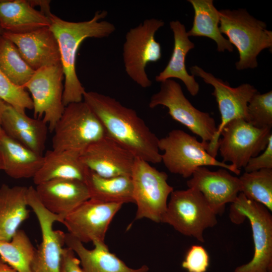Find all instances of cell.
Returning a JSON list of instances; mask_svg holds the SVG:
<instances>
[{"label": "cell", "instance_id": "obj_40", "mask_svg": "<svg viewBox=\"0 0 272 272\" xmlns=\"http://www.w3.org/2000/svg\"><path fill=\"white\" fill-rule=\"evenodd\" d=\"M3 32V30H2V28L0 26V34H2Z\"/></svg>", "mask_w": 272, "mask_h": 272}, {"label": "cell", "instance_id": "obj_8", "mask_svg": "<svg viewBox=\"0 0 272 272\" xmlns=\"http://www.w3.org/2000/svg\"><path fill=\"white\" fill-rule=\"evenodd\" d=\"M168 177L149 162L135 158L131 174L134 203L137 206L135 220L146 218L161 223L168 197L174 190L167 182Z\"/></svg>", "mask_w": 272, "mask_h": 272}, {"label": "cell", "instance_id": "obj_5", "mask_svg": "<svg viewBox=\"0 0 272 272\" xmlns=\"http://www.w3.org/2000/svg\"><path fill=\"white\" fill-rule=\"evenodd\" d=\"M158 148L163 152L161 160L167 170L184 178L191 177L197 168L207 166L224 168L237 175L241 172L233 165L212 157L207 152L208 144L182 130L173 129L159 139Z\"/></svg>", "mask_w": 272, "mask_h": 272}, {"label": "cell", "instance_id": "obj_9", "mask_svg": "<svg viewBox=\"0 0 272 272\" xmlns=\"http://www.w3.org/2000/svg\"><path fill=\"white\" fill-rule=\"evenodd\" d=\"M164 25L162 20L147 19L126 34L122 52L125 71L142 88L152 85L146 67L149 63L156 62L161 58V47L155 40V35Z\"/></svg>", "mask_w": 272, "mask_h": 272}, {"label": "cell", "instance_id": "obj_18", "mask_svg": "<svg viewBox=\"0 0 272 272\" xmlns=\"http://www.w3.org/2000/svg\"><path fill=\"white\" fill-rule=\"evenodd\" d=\"M2 35L16 46L23 59L34 71L61 63L58 43L49 27L24 33L3 31Z\"/></svg>", "mask_w": 272, "mask_h": 272}, {"label": "cell", "instance_id": "obj_3", "mask_svg": "<svg viewBox=\"0 0 272 272\" xmlns=\"http://www.w3.org/2000/svg\"><path fill=\"white\" fill-rule=\"evenodd\" d=\"M219 29L237 49V70L257 67V57L261 51L272 47V31L266 24L250 15L245 9L221 10Z\"/></svg>", "mask_w": 272, "mask_h": 272}, {"label": "cell", "instance_id": "obj_41", "mask_svg": "<svg viewBox=\"0 0 272 272\" xmlns=\"http://www.w3.org/2000/svg\"><path fill=\"white\" fill-rule=\"evenodd\" d=\"M269 272H272V271H269Z\"/></svg>", "mask_w": 272, "mask_h": 272}, {"label": "cell", "instance_id": "obj_27", "mask_svg": "<svg viewBox=\"0 0 272 272\" xmlns=\"http://www.w3.org/2000/svg\"><path fill=\"white\" fill-rule=\"evenodd\" d=\"M90 198L108 203L133 202L131 176L102 177L88 168L85 180Z\"/></svg>", "mask_w": 272, "mask_h": 272}, {"label": "cell", "instance_id": "obj_30", "mask_svg": "<svg viewBox=\"0 0 272 272\" xmlns=\"http://www.w3.org/2000/svg\"><path fill=\"white\" fill-rule=\"evenodd\" d=\"M0 70L15 84L23 87L34 71L25 61L16 46L0 34Z\"/></svg>", "mask_w": 272, "mask_h": 272}, {"label": "cell", "instance_id": "obj_11", "mask_svg": "<svg viewBox=\"0 0 272 272\" xmlns=\"http://www.w3.org/2000/svg\"><path fill=\"white\" fill-rule=\"evenodd\" d=\"M64 79L60 63L35 71L24 86L31 95L34 118L42 119L51 132L65 108L62 101Z\"/></svg>", "mask_w": 272, "mask_h": 272}, {"label": "cell", "instance_id": "obj_7", "mask_svg": "<svg viewBox=\"0 0 272 272\" xmlns=\"http://www.w3.org/2000/svg\"><path fill=\"white\" fill-rule=\"evenodd\" d=\"M161 223L170 225L185 236L204 242V231L216 226L218 221L201 193L188 188L171 192Z\"/></svg>", "mask_w": 272, "mask_h": 272}, {"label": "cell", "instance_id": "obj_39", "mask_svg": "<svg viewBox=\"0 0 272 272\" xmlns=\"http://www.w3.org/2000/svg\"><path fill=\"white\" fill-rule=\"evenodd\" d=\"M2 169H3V166H2V161L0 158V170H2Z\"/></svg>", "mask_w": 272, "mask_h": 272}, {"label": "cell", "instance_id": "obj_31", "mask_svg": "<svg viewBox=\"0 0 272 272\" xmlns=\"http://www.w3.org/2000/svg\"><path fill=\"white\" fill-rule=\"evenodd\" d=\"M240 192L272 211V169L245 172L240 177Z\"/></svg>", "mask_w": 272, "mask_h": 272}, {"label": "cell", "instance_id": "obj_10", "mask_svg": "<svg viewBox=\"0 0 272 272\" xmlns=\"http://www.w3.org/2000/svg\"><path fill=\"white\" fill-rule=\"evenodd\" d=\"M162 105L175 120L185 126L199 136L202 142L208 144L215 137L217 126L211 115L194 107L183 94L179 84L173 79L161 83L160 90L151 97L150 108Z\"/></svg>", "mask_w": 272, "mask_h": 272}, {"label": "cell", "instance_id": "obj_1", "mask_svg": "<svg viewBox=\"0 0 272 272\" xmlns=\"http://www.w3.org/2000/svg\"><path fill=\"white\" fill-rule=\"evenodd\" d=\"M83 101L99 119L106 134L135 158L149 163L162 162L159 139L135 110L113 97L94 91H85Z\"/></svg>", "mask_w": 272, "mask_h": 272}, {"label": "cell", "instance_id": "obj_20", "mask_svg": "<svg viewBox=\"0 0 272 272\" xmlns=\"http://www.w3.org/2000/svg\"><path fill=\"white\" fill-rule=\"evenodd\" d=\"M47 125L42 119L30 117L5 103L1 118L2 129L12 139L40 154L45 148Z\"/></svg>", "mask_w": 272, "mask_h": 272}, {"label": "cell", "instance_id": "obj_29", "mask_svg": "<svg viewBox=\"0 0 272 272\" xmlns=\"http://www.w3.org/2000/svg\"><path fill=\"white\" fill-rule=\"evenodd\" d=\"M35 250L23 230L19 229L10 241H0V256L17 272H31Z\"/></svg>", "mask_w": 272, "mask_h": 272}, {"label": "cell", "instance_id": "obj_23", "mask_svg": "<svg viewBox=\"0 0 272 272\" xmlns=\"http://www.w3.org/2000/svg\"><path fill=\"white\" fill-rule=\"evenodd\" d=\"M169 25L174 37L173 51L167 65L156 76L155 80L162 83L173 78L179 79L190 95L196 96L199 90V84L194 76L188 74L185 65L186 56L194 47V44L189 39L185 27L180 22L172 21Z\"/></svg>", "mask_w": 272, "mask_h": 272}, {"label": "cell", "instance_id": "obj_24", "mask_svg": "<svg viewBox=\"0 0 272 272\" xmlns=\"http://www.w3.org/2000/svg\"><path fill=\"white\" fill-rule=\"evenodd\" d=\"M49 18L30 1L0 0V26L4 32L24 33L49 27Z\"/></svg>", "mask_w": 272, "mask_h": 272}, {"label": "cell", "instance_id": "obj_14", "mask_svg": "<svg viewBox=\"0 0 272 272\" xmlns=\"http://www.w3.org/2000/svg\"><path fill=\"white\" fill-rule=\"evenodd\" d=\"M27 200L36 216L42 235L41 242L36 249L31 264V272H59L65 233L54 230L53 225L56 222L62 223L64 217L44 207L32 186L28 187Z\"/></svg>", "mask_w": 272, "mask_h": 272}, {"label": "cell", "instance_id": "obj_21", "mask_svg": "<svg viewBox=\"0 0 272 272\" xmlns=\"http://www.w3.org/2000/svg\"><path fill=\"white\" fill-rule=\"evenodd\" d=\"M0 158L3 170L15 179L33 178L42 165L43 156L0 129Z\"/></svg>", "mask_w": 272, "mask_h": 272}, {"label": "cell", "instance_id": "obj_13", "mask_svg": "<svg viewBox=\"0 0 272 272\" xmlns=\"http://www.w3.org/2000/svg\"><path fill=\"white\" fill-rule=\"evenodd\" d=\"M192 75L202 78L214 88L212 95L216 98L221 114V123L212 141L208 145L207 152L216 158L219 150L220 134L223 128L231 121L238 118L247 120V105L251 97L258 92L255 87L244 83L236 88L216 78L197 65L190 67Z\"/></svg>", "mask_w": 272, "mask_h": 272}, {"label": "cell", "instance_id": "obj_16", "mask_svg": "<svg viewBox=\"0 0 272 272\" xmlns=\"http://www.w3.org/2000/svg\"><path fill=\"white\" fill-rule=\"evenodd\" d=\"M80 158L90 170L104 177L131 176L135 157L106 134L89 145Z\"/></svg>", "mask_w": 272, "mask_h": 272}, {"label": "cell", "instance_id": "obj_34", "mask_svg": "<svg viewBox=\"0 0 272 272\" xmlns=\"http://www.w3.org/2000/svg\"><path fill=\"white\" fill-rule=\"evenodd\" d=\"M209 264L210 256L206 249L193 245L187 250L181 266L188 272H206Z\"/></svg>", "mask_w": 272, "mask_h": 272}, {"label": "cell", "instance_id": "obj_37", "mask_svg": "<svg viewBox=\"0 0 272 272\" xmlns=\"http://www.w3.org/2000/svg\"><path fill=\"white\" fill-rule=\"evenodd\" d=\"M0 272H17L0 256Z\"/></svg>", "mask_w": 272, "mask_h": 272}, {"label": "cell", "instance_id": "obj_19", "mask_svg": "<svg viewBox=\"0 0 272 272\" xmlns=\"http://www.w3.org/2000/svg\"><path fill=\"white\" fill-rule=\"evenodd\" d=\"M35 188L44 207L64 217L90 199L86 184L78 180L52 179L36 185Z\"/></svg>", "mask_w": 272, "mask_h": 272}, {"label": "cell", "instance_id": "obj_6", "mask_svg": "<svg viewBox=\"0 0 272 272\" xmlns=\"http://www.w3.org/2000/svg\"><path fill=\"white\" fill-rule=\"evenodd\" d=\"M53 132L52 150L80 156L89 145L107 134L99 119L84 101L65 107Z\"/></svg>", "mask_w": 272, "mask_h": 272}, {"label": "cell", "instance_id": "obj_4", "mask_svg": "<svg viewBox=\"0 0 272 272\" xmlns=\"http://www.w3.org/2000/svg\"><path fill=\"white\" fill-rule=\"evenodd\" d=\"M229 218L240 224L247 218L250 224L254 254L248 263L237 266L232 272L272 271V216L262 205L248 199L240 192L231 203Z\"/></svg>", "mask_w": 272, "mask_h": 272}, {"label": "cell", "instance_id": "obj_17", "mask_svg": "<svg viewBox=\"0 0 272 272\" xmlns=\"http://www.w3.org/2000/svg\"><path fill=\"white\" fill-rule=\"evenodd\" d=\"M186 184L201 193L216 215L223 214L226 204L234 202L240 192L239 177L224 168L211 171L199 167Z\"/></svg>", "mask_w": 272, "mask_h": 272}, {"label": "cell", "instance_id": "obj_28", "mask_svg": "<svg viewBox=\"0 0 272 272\" xmlns=\"http://www.w3.org/2000/svg\"><path fill=\"white\" fill-rule=\"evenodd\" d=\"M194 12L193 25L187 31L188 36L207 37L217 44V50L232 52L233 46L222 35L219 29L220 13L213 0H188Z\"/></svg>", "mask_w": 272, "mask_h": 272}, {"label": "cell", "instance_id": "obj_15", "mask_svg": "<svg viewBox=\"0 0 272 272\" xmlns=\"http://www.w3.org/2000/svg\"><path fill=\"white\" fill-rule=\"evenodd\" d=\"M123 204L89 199L67 215L62 223L83 243L105 244L109 226Z\"/></svg>", "mask_w": 272, "mask_h": 272}, {"label": "cell", "instance_id": "obj_35", "mask_svg": "<svg viewBox=\"0 0 272 272\" xmlns=\"http://www.w3.org/2000/svg\"><path fill=\"white\" fill-rule=\"evenodd\" d=\"M244 168L246 172L263 169H272V134L262 153L250 159Z\"/></svg>", "mask_w": 272, "mask_h": 272}, {"label": "cell", "instance_id": "obj_2", "mask_svg": "<svg viewBox=\"0 0 272 272\" xmlns=\"http://www.w3.org/2000/svg\"><path fill=\"white\" fill-rule=\"evenodd\" d=\"M44 14L49 19L50 30L57 41L64 83L62 101L64 106L83 101L85 89L76 72L77 52L83 41L88 38L107 37L115 31V26L107 21H100L108 15L106 11H97L93 17L82 22H70L52 14L50 9Z\"/></svg>", "mask_w": 272, "mask_h": 272}, {"label": "cell", "instance_id": "obj_36", "mask_svg": "<svg viewBox=\"0 0 272 272\" xmlns=\"http://www.w3.org/2000/svg\"><path fill=\"white\" fill-rule=\"evenodd\" d=\"M59 272H84L79 259L74 251L67 247H64L62 250Z\"/></svg>", "mask_w": 272, "mask_h": 272}, {"label": "cell", "instance_id": "obj_26", "mask_svg": "<svg viewBox=\"0 0 272 272\" xmlns=\"http://www.w3.org/2000/svg\"><path fill=\"white\" fill-rule=\"evenodd\" d=\"M88 171L80 155L51 150L43 156L42 165L33 180L36 185L56 179H75L85 182Z\"/></svg>", "mask_w": 272, "mask_h": 272}, {"label": "cell", "instance_id": "obj_33", "mask_svg": "<svg viewBox=\"0 0 272 272\" xmlns=\"http://www.w3.org/2000/svg\"><path fill=\"white\" fill-rule=\"evenodd\" d=\"M0 99L21 113L33 108L32 100L27 90L15 84L1 70Z\"/></svg>", "mask_w": 272, "mask_h": 272}, {"label": "cell", "instance_id": "obj_22", "mask_svg": "<svg viewBox=\"0 0 272 272\" xmlns=\"http://www.w3.org/2000/svg\"><path fill=\"white\" fill-rule=\"evenodd\" d=\"M65 244L77 255L84 272H148L149 268L143 265L131 268L110 252L106 244H94L92 249L87 248L82 242L65 233Z\"/></svg>", "mask_w": 272, "mask_h": 272}, {"label": "cell", "instance_id": "obj_38", "mask_svg": "<svg viewBox=\"0 0 272 272\" xmlns=\"http://www.w3.org/2000/svg\"><path fill=\"white\" fill-rule=\"evenodd\" d=\"M4 105H5V102L3 101H2L1 99H0V129H2V126H1V118H2V115Z\"/></svg>", "mask_w": 272, "mask_h": 272}, {"label": "cell", "instance_id": "obj_12", "mask_svg": "<svg viewBox=\"0 0 272 272\" xmlns=\"http://www.w3.org/2000/svg\"><path fill=\"white\" fill-rule=\"evenodd\" d=\"M271 134V128H257L242 118L234 119L222 129L219 150L224 163L237 169L244 168L251 158L263 151Z\"/></svg>", "mask_w": 272, "mask_h": 272}, {"label": "cell", "instance_id": "obj_32", "mask_svg": "<svg viewBox=\"0 0 272 272\" xmlns=\"http://www.w3.org/2000/svg\"><path fill=\"white\" fill-rule=\"evenodd\" d=\"M247 121L257 128H271V91L263 94L257 92L253 95L247 105Z\"/></svg>", "mask_w": 272, "mask_h": 272}, {"label": "cell", "instance_id": "obj_25", "mask_svg": "<svg viewBox=\"0 0 272 272\" xmlns=\"http://www.w3.org/2000/svg\"><path fill=\"white\" fill-rule=\"evenodd\" d=\"M28 187H0V241H10L22 223L29 217L27 193Z\"/></svg>", "mask_w": 272, "mask_h": 272}]
</instances>
